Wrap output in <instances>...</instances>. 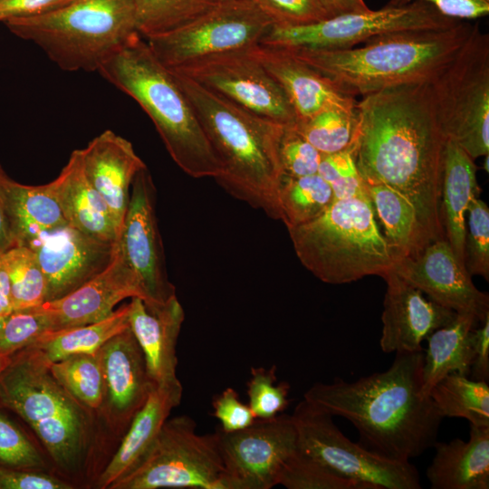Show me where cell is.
Wrapping results in <instances>:
<instances>
[{
    "mask_svg": "<svg viewBox=\"0 0 489 489\" xmlns=\"http://www.w3.org/2000/svg\"><path fill=\"white\" fill-rule=\"evenodd\" d=\"M249 49L211 55L170 70L252 113L283 126L294 125L297 117L287 95Z\"/></svg>",
    "mask_w": 489,
    "mask_h": 489,
    "instance_id": "5bb4252c",
    "label": "cell"
},
{
    "mask_svg": "<svg viewBox=\"0 0 489 489\" xmlns=\"http://www.w3.org/2000/svg\"><path fill=\"white\" fill-rule=\"evenodd\" d=\"M290 385L277 382L276 367L252 368L247 382L248 406L257 419L273 418L289 405Z\"/></svg>",
    "mask_w": 489,
    "mask_h": 489,
    "instance_id": "ab89813d",
    "label": "cell"
},
{
    "mask_svg": "<svg viewBox=\"0 0 489 489\" xmlns=\"http://www.w3.org/2000/svg\"><path fill=\"white\" fill-rule=\"evenodd\" d=\"M98 354L110 404L119 413L134 417L152 384L144 355L130 328L105 342Z\"/></svg>",
    "mask_w": 489,
    "mask_h": 489,
    "instance_id": "cb8c5ba5",
    "label": "cell"
},
{
    "mask_svg": "<svg viewBox=\"0 0 489 489\" xmlns=\"http://www.w3.org/2000/svg\"><path fill=\"white\" fill-rule=\"evenodd\" d=\"M184 319V310L176 294L152 304L138 297L131 298L129 328L144 355L152 385L179 381L176 374V346Z\"/></svg>",
    "mask_w": 489,
    "mask_h": 489,
    "instance_id": "7402d4cb",
    "label": "cell"
},
{
    "mask_svg": "<svg viewBox=\"0 0 489 489\" xmlns=\"http://www.w3.org/2000/svg\"><path fill=\"white\" fill-rule=\"evenodd\" d=\"M0 377V402L23 417L53 457L67 464L76 453L81 415L47 364L24 349Z\"/></svg>",
    "mask_w": 489,
    "mask_h": 489,
    "instance_id": "9c48e42d",
    "label": "cell"
},
{
    "mask_svg": "<svg viewBox=\"0 0 489 489\" xmlns=\"http://www.w3.org/2000/svg\"><path fill=\"white\" fill-rule=\"evenodd\" d=\"M334 200L330 185L318 173L302 177L283 175L281 177L277 201L280 220L287 229L317 218Z\"/></svg>",
    "mask_w": 489,
    "mask_h": 489,
    "instance_id": "836d02e7",
    "label": "cell"
},
{
    "mask_svg": "<svg viewBox=\"0 0 489 489\" xmlns=\"http://www.w3.org/2000/svg\"><path fill=\"white\" fill-rule=\"evenodd\" d=\"M49 331L48 319L34 307L13 310L0 317V352L12 357Z\"/></svg>",
    "mask_w": 489,
    "mask_h": 489,
    "instance_id": "60d3db41",
    "label": "cell"
},
{
    "mask_svg": "<svg viewBox=\"0 0 489 489\" xmlns=\"http://www.w3.org/2000/svg\"><path fill=\"white\" fill-rule=\"evenodd\" d=\"M318 174L330 185L335 200L368 196L365 183L354 159L352 148L323 155Z\"/></svg>",
    "mask_w": 489,
    "mask_h": 489,
    "instance_id": "7bdbcfd3",
    "label": "cell"
},
{
    "mask_svg": "<svg viewBox=\"0 0 489 489\" xmlns=\"http://www.w3.org/2000/svg\"><path fill=\"white\" fill-rule=\"evenodd\" d=\"M0 254V317L12 311L11 285Z\"/></svg>",
    "mask_w": 489,
    "mask_h": 489,
    "instance_id": "11a10c76",
    "label": "cell"
},
{
    "mask_svg": "<svg viewBox=\"0 0 489 489\" xmlns=\"http://www.w3.org/2000/svg\"><path fill=\"white\" fill-rule=\"evenodd\" d=\"M224 465L223 489H271L286 460L297 450L291 415L256 419L235 432L216 429Z\"/></svg>",
    "mask_w": 489,
    "mask_h": 489,
    "instance_id": "9a60e30c",
    "label": "cell"
},
{
    "mask_svg": "<svg viewBox=\"0 0 489 489\" xmlns=\"http://www.w3.org/2000/svg\"><path fill=\"white\" fill-rule=\"evenodd\" d=\"M426 475L432 489L489 488V427L470 425L469 439L436 442Z\"/></svg>",
    "mask_w": 489,
    "mask_h": 489,
    "instance_id": "4316f807",
    "label": "cell"
},
{
    "mask_svg": "<svg viewBox=\"0 0 489 489\" xmlns=\"http://www.w3.org/2000/svg\"><path fill=\"white\" fill-rule=\"evenodd\" d=\"M129 303L115 310L105 319L42 334L25 348L46 364L82 353H96L110 339L129 328Z\"/></svg>",
    "mask_w": 489,
    "mask_h": 489,
    "instance_id": "1f68e13d",
    "label": "cell"
},
{
    "mask_svg": "<svg viewBox=\"0 0 489 489\" xmlns=\"http://www.w3.org/2000/svg\"><path fill=\"white\" fill-rule=\"evenodd\" d=\"M287 230L301 263L323 283L381 276L393 265L368 196L336 199L317 218Z\"/></svg>",
    "mask_w": 489,
    "mask_h": 489,
    "instance_id": "8992f818",
    "label": "cell"
},
{
    "mask_svg": "<svg viewBox=\"0 0 489 489\" xmlns=\"http://www.w3.org/2000/svg\"><path fill=\"white\" fill-rule=\"evenodd\" d=\"M73 0H0V22L54 11Z\"/></svg>",
    "mask_w": 489,
    "mask_h": 489,
    "instance_id": "f907efd6",
    "label": "cell"
},
{
    "mask_svg": "<svg viewBox=\"0 0 489 489\" xmlns=\"http://www.w3.org/2000/svg\"><path fill=\"white\" fill-rule=\"evenodd\" d=\"M135 297L145 302L149 301L117 241L113 256L102 271L64 296L34 308L46 316L54 331L101 321L110 315L121 301Z\"/></svg>",
    "mask_w": 489,
    "mask_h": 489,
    "instance_id": "ac0fdd59",
    "label": "cell"
},
{
    "mask_svg": "<svg viewBox=\"0 0 489 489\" xmlns=\"http://www.w3.org/2000/svg\"><path fill=\"white\" fill-rule=\"evenodd\" d=\"M329 14L332 16L369 11L364 0H319Z\"/></svg>",
    "mask_w": 489,
    "mask_h": 489,
    "instance_id": "db71d44e",
    "label": "cell"
},
{
    "mask_svg": "<svg viewBox=\"0 0 489 489\" xmlns=\"http://www.w3.org/2000/svg\"><path fill=\"white\" fill-rule=\"evenodd\" d=\"M217 1H219V2H220V1H226V0H217Z\"/></svg>",
    "mask_w": 489,
    "mask_h": 489,
    "instance_id": "680465c9",
    "label": "cell"
},
{
    "mask_svg": "<svg viewBox=\"0 0 489 489\" xmlns=\"http://www.w3.org/2000/svg\"><path fill=\"white\" fill-rule=\"evenodd\" d=\"M429 396L443 417H462L470 425L489 427L488 382L451 373L433 387Z\"/></svg>",
    "mask_w": 489,
    "mask_h": 489,
    "instance_id": "d6a6232c",
    "label": "cell"
},
{
    "mask_svg": "<svg viewBox=\"0 0 489 489\" xmlns=\"http://www.w3.org/2000/svg\"><path fill=\"white\" fill-rule=\"evenodd\" d=\"M170 71L222 162L223 172L215 178L216 182L235 198L280 219L277 191L283 172L278 142L283 126Z\"/></svg>",
    "mask_w": 489,
    "mask_h": 489,
    "instance_id": "277c9868",
    "label": "cell"
},
{
    "mask_svg": "<svg viewBox=\"0 0 489 489\" xmlns=\"http://www.w3.org/2000/svg\"><path fill=\"white\" fill-rule=\"evenodd\" d=\"M460 22L445 16L428 3L415 1L402 6L385 5L377 11L340 14L303 26H273L259 43L283 49H345L380 34L443 29Z\"/></svg>",
    "mask_w": 489,
    "mask_h": 489,
    "instance_id": "4fadbf2b",
    "label": "cell"
},
{
    "mask_svg": "<svg viewBox=\"0 0 489 489\" xmlns=\"http://www.w3.org/2000/svg\"><path fill=\"white\" fill-rule=\"evenodd\" d=\"M35 447L5 416L0 413V465L8 468H31L42 465Z\"/></svg>",
    "mask_w": 489,
    "mask_h": 489,
    "instance_id": "bcb514c9",
    "label": "cell"
},
{
    "mask_svg": "<svg viewBox=\"0 0 489 489\" xmlns=\"http://www.w3.org/2000/svg\"><path fill=\"white\" fill-rule=\"evenodd\" d=\"M213 415L224 432H235L252 425L257 418L248 406L240 400L233 388H225L213 401Z\"/></svg>",
    "mask_w": 489,
    "mask_h": 489,
    "instance_id": "7dc6e473",
    "label": "cell"
},
{
    "mask_svg": "<svg viewBox=\"0 0 489 489\" xmlns=\"http://www.w3.org/2000/svg\"><path fill=\"white\" fill-rule=\"evenodd\" d=\"M356 125V107L331 106L293 127L322 155H329L352 148Z\"/></svg>",
    "mask_w": 489,
    "mask_h": 489,
    "instance_id": "e575fe53",
    "label": "cell"
},
{
    "mask_svg": "<svg viewBox=\"0 0 489 489\" xmlns=\"http://www.w3.org/2000/svg\"><path fill=\"white\" fill-rule=\"evenodd\" d=\"M51 185L70 225L99 240L118 241L119 233L110 211L86 177L79 149L72 151Z\"/></svg>",
    "mask_w": 489,
    "mask_h": 489,
    "instance_id": "484cf974",
    "label": "cell"
},
{
    "mask_svg": "<svg viewBox=\"0 0 489 489\" xmlns=\"http://www.w3.org/2000/svg\"><path fill=\"white\" fill-rule=\"evenodd\" d=\"M469 376L473 379H489V315L473 331V358Z\"/></svg>",
    "mask_w": 489,
    "mask_h": 489,
    "instance_id": "816d5d0a",
    "label": "cell"
},
{
    "mask_svg": "<svg viewBox=\"0 0 489 489\" xmlns=\"http://www.w3.org/2000/svg\"><path fill=\"white\" fill-rule=\"evenodd\" d=\"M181 398L180 381L151 386L119 449L100 477L101 488H110L139 462L155 441L171 410L180 404Z\"/></svg>",
    "mask_w": 489,
    "mask_h": 489,
    "instance_id": "d4e9b609",
    "label": "cell"
},
{
    "mask_svg": "<svg viewBox=\"0 0 489 489\" xmlns=\"http://www.w3.org/2000/svg\"><path fill=\"white\" fill-rule=\"evenodd\" d=\"M249 51L283 88L297 121L331 106L356 107V98L342 91L289 51L260 43Z\"/></svg>",
    "mask_w": 489,
    "mask_h": 489,
    "instance_id": "603a6c76",
    "label": "cell"
},
{
    "mask_svg": "<svg viewBox=\"0 0 489 489\" xmlns=\"http://www.w3.org/2000/svg\"><path fill=\"white\" fill-rule=\"evenodd\" d=\"M381 277L387 283L381 315V350L386 353L423 350L422 341L451 322L456 312L426 299L421 291L390 269Z\"/></svg>",
    "mask_w": 489,
    "mask_h": 489,
    "instance_id": "ffe728a7",
    "label": "cell"
},
{
    "mask_svg": "<svg viewBox=\"0 0 489 489\" xmlns=\"http://www.w3.org/2000/svg\"><path fill=\"white\" fill-rule=\"evenodd\" d=\"M484 169L488 172V159H489V155H485L484 156Z\"/></svg>",
    "mask_w": 489,
    "mask_h": 489,
    "instance_id": "6f0895ef",
    "label": "cell"
},
{
    "mask_svg": "<svg viewBox=\"0 0 489 489\" xmlns=\"http://www.w3.org/2000/svg\"><path fill=\"white\" fill-rule=\"evenodd\" d=\"M356 114L352 151L363 181L404 196L428 238H446L440 206L446 139L428 82L363 96Z\"/></svg>",
    "mask_w": 489,
    "mask_h": 489,
    "instance_id": "6da1fadb",
    "label": "cell"
},
{
    "mask_svg": "<svg viewBox=\"0 0 489 489\" xmlns=\"http://www.w3.org/2000/svg\"><path fill=\"white\" fill-rule=\"evenodd\" d=\"M217 0H134L137 29L147 37L180 26L198 16Z\"/></svg>",
    "mask_w": 489,
    "mask_h": 489,
    "instance_id": "74e56055",
    "label": "cell"
},
{
    "mask_svg": "<svg viewBox=\"0 0 489 489\" xmlns=\"http://www.w3.org/2000/svg\"><path fill=\"white\" fill-rule=\"evenodd\" d=\"M47 366L55 380L79 401L91 408L101 406L105 383L98 351L75 354Z\"/></svg>",
    "mask_w": 489,
    "mask_h": 489,
    "instance_id": "8d00e7d4",
    "label": "cell"
},
{
    "mask_svg": "<svg viewBox=\"0 0 489 489\" xmlns=\"http://www.w3.org/2000/svg\"><path fill=\"white\" fill-rule=\"evenodd\" d=\"M364 183L384 226V237L394 261L412 256L433 242L420 225L415 207L404 196L382 183Z\"/></svg>",
    "mask_w": 489,
    "mask_h": 489,
    "instance_id": "4dcf8cb0",
    "label": "cell"
},
{
    "mask_svg": "<svg viewBox=\"0 0 489 489\" xmlns=\"http://www.w3.org/2000/svg\"><path fill=\"white\" fill-rule=\"evenodd\" d=\"M480 323L471 313L456 312L455 319L427 337L422 369V394L451 373L468 376L473 358V331Z\"/></svg>",
    "mask_w": 489,
    "mask_h": 489,
    "instance_id": "f1b7e54d",
    "label": "cell"
},
{
    "mask_svg": "<svg viewBox=\"0 0 489 489\" xmlns=\"http://www.w3.org/2000/svg\"><path fill=\"white\" fill-rule=\"evenodd\" d=\"M217 434L200 435L188 416L167 419L139 462L111 489H223Z\"/></svg>",
    "mask_w": 489,
    "mask_h": 489,
    "instance_id": "30bf717a",
    "label": "cell"
},
{
    "mask_svg": "<svg viewBox=\"0 0 489 489\" xmlns=\"http://www.w3.org/2000/svg\"><path fill=\"white\" fill-rule=\"evenodd\" d=\"M429 300L480 322L489 315L488 293L478 290L446 238L436 239L412 256L400 257L390 268Z\"/></svg>",
    "mask_w": 489,
    "mask_h": 489,
    "instance_id": "2e32d148",
    "label": "cell"
},
{
    "mask_svg": "<svg viewBox=\"0 0 489 489\" xmlns=\"http://www.w3.org/2000/svg\"><path fill=\"white\" fill-rule=\"evenodd\" d=\"M297 449L333 473L366 484L369 489H420L417 469L410 461L388 459L350 440L332 416L303 399L291 415Z\"/></svg>",
    "mask_w": 489,
    "mask_h": 489,
    "instance_id": "7c38bea8",
    "label": "cell"
},
{
    "mask_svg": "<svg viewBox=\"0 0 489 489\" xmlns=\"http://www.w3.org/2000/svg\"><path fill=\"white\" fill-rule=\"evenodd\" d=\"M1 257L10 280L12 311L39 306L47 301V281L31 248L14 245Z\"/></svg>",
    "mask_w": 489,
    "mask_h": 489,
    "instance_id": "d590c367",
    "label": "cell"
},
{
    "mask_svg": "<svg viewBox=\"0 0 489 489\" xmlns=\"http://www.w3.org/2000/svg\"><path fill=\"white\" fill-rule=\"evenodd\" d=\"M278 484L288 489H369L333 473L298 449L284 463Z\"/></svg>",
    "mask_w": 489,
    "mask_h": 489,
    "instance_id": "f35d334b",
    "label": "cell"
},
{
    "mask_svg": "<svg viewBox=\"0 0 489 489\" xmlns=\"http://www.w3.org/2000/svg\"><path fill=\"white\" fill-rule=\"evenodd\" d=\"M465 238V265L471 275L489 280V208L478 197L467 208Z\"/></svg>",
    "mask_w": 489,
    "mask_h": 489,
    "instance_id": "b9f144b4",
    "label": "cell"
},
{
    "mask_svg": "<svg viewBox=\"0 0 489 489\" xmlns=\"http://www.w3.org/2000/svg\"><path fill=\"white\" fill-rule=\"evenodd\" d=\"M11 179L0 164V254L14 246L8 214V189Z\"/></svg>",
    "mask_w": 489,
    "mask_h": 489,
    "instance_id": "f5cc1de1",
    "label": "cell"
},
{
    "mask_svg": "<svg viewBox=\"0 0 489 489\" xmlns=\"http://www.w3.org/2000/svg\"><path fill=\"white\" fill-rule=\"evenodd\" d=\"M79 151L83 171L106 202L120 236L132 182L146 165L132 144L111 130L103 131Z\"/></svg>",
    "mask_w": 489,
    "mask_h": 489,
    "instance_id": "44dd1931",
    "label": "cell"
},
{
    "mask_svg": "<svg viewBox=\"0 0 489 489\" xmlns=\"http://www.w3.org/2000/svg\"><path fill=\"white\" fill-rule=\"evenodd\" d=\"M428 84L445 138L474 160L488 155L489 34L478 24Z\"/></svg>",
    "mask_w": 489,
    "mask_h": 489,
    "instance_id": "ba28073f",
    "label": "cell"
},
{
    "mask_svg": "<svg viewBox=\"0 0 489 489\" xmlns=\"http://www.w3.org/2000/svg\"><path fill=\"white\" fill-rule=\"evenodd\" d=\"M480 192L474 159L457 144L446 139L443 162L441 216L446 239L465 264V216Z\"/></svg>",
    "mask_w": 489,
    "mask_h": 489,
    "instance_id": "83f0119b",
    "label": "cell"
},
{
    "mask_svg": "<svg viewBox=\"0 0 489 489\" xmlns=\"http://www.w3.org/2000/svg\"><path fill=\"white\" fill-rule=\"evenodd\" d=\"M70 484L24 468L0 466V489H69Z\"/></svg>",
    "mask_w": 489,
    "mask_h": 489,
    "instance_id": "681fc988",
    "label": "cell"
},
{
    "mask_svg": "<svg viewBox=\"0 0 489 489\" xmlns=\"http://www.w3.org/2000/svg\"><path fill=\"white\" fill-rule=\"evenodd\" d=\"M12 358L0 352V377L11 364Z\"/></svg>",
    "mask_w": 489,
    "mask_h": 489,
    "instance_id": "9f6ffc18",
    "label": "cell"
},
{
    "mask_svg": "<svg viewBox=\"0 0 489 489\" xmlns=\"http://www.w3.org/2000/svg\"><path fill=\"white\" fill-rule=\"evenodd\" d=\"M116 243L99 240L70 225L30 243L27 247L35 253L47 281V301L64 296L102 271Z\"/></svg>",
    "mask_w": 489,
    "mask_h": 489,
    "instance_id": "d6986e66",
    "label": "cell"
},
{
    "mask_svg": "<svg viewBox=\"0 0 489 489\" xmlns=\"http://www.w3.org/2000/svg\"><path fill=\"white\" fill-rule=\"evenodd\" d=\"M5 24L67 72L98 71L139 33L134 0H73L50 13Z\"/></svg>",
    "mask_w": 489,
    "mask_h": 489,
    "instance_id": "52a82bcc",
    "label": "cell"
},
{
    "mask_svg": "<svg viewBox=\"0 0 489 489\" xmlns=\"http://www.w3.org/2000/svg\"><path fill=\"white\" fill-rule=\"evenodd\" d=\"M118 244L147 293V304L163 302L175 294L165 271L155 213V187L147 167L138 172L132 182Z\"/></svg>",
    "mask_w": 489,
    "mask_h": 489,
    "instance_id": "e0dca14e",
    "label": "cell"
},
{
    "mask_svg": "<svg viewBox=\"0 0 489 489\" xmlns=\"http://www.w3.org/2000/svg\"><path fill=\"white\" fill-rule=\"evenodd\" d=\"M283 175L302 177L318 173L323 155L292 126H283L278 142Z\"/></svg>",
    "mask_w": 489,
    "mask_h": 489,
    "instance_id": "ee69618b",
    "label": "cell"
},
{
    "mask_svg": "<svg viewBox=\"0 0 489 489\" xmlns=\"http://www.w3.org/2000/svg\"><path fill=\"white\" fill-rule=\"evenodd\" d=\"M273 26L254 0H226L180 26L144 38L155 56L175 69L211 55L249 49Z\"/></svg>",
    "mask_w": 489,
    "mask_h": 489,
    "instance_id": "8fae6325",
    "label": "cell"
},
{
    "mask_svg": "<svg viewBox=\"0 0 489 489\" xmlns=\"http://www.w3.org/2000/svg\"><path fill=\"white\" fill-rule=\"evenodd\" d=\"M273 26L297 27L331 17L319 0H254Z\"/></svg>",
    "mask_w": 489,
    "mask_h": 489,
    "instance_id": "f6af8a7d",
    "label": "cell"
},
{
    "mask_svg": "<svg viewBox=\"0 0 489 489\" xmlns=\"http://www.w3.org/2000/svg\"><path fill=\"white\" fill-rule=\"evenodd\" d=\"M415 1H422L434 5L445 16L469 21L489 14V0H389L388 6H402Z\"/></svg>",
    "mask_w": 489,
    "mask_h": 489,
    "instance_id": "c3c4849f",
    "label": "cell"
},
{
    "mask_svg": "<svg viewBox=\"0 0 489 489\" xmlns=\"http://www.w3.org/2000/svg\"><path fill=\"white\" fill-rule=\"evenodd\" d=\"M97 72L147 113L171 158L186 174L195 178L222 174V162L190 101L143 36L133 34Z\"/></svg>",
    "mask_w": 489,
    "mask_h": 489,
    "instance_id": "5b68a950",
    "label": "cell"
},
{
    "mask_svg": "<svg viewBox=\"0 0 489 489\" xmlns=\"http://www.w3.org/2000/svg\"><path fill=\"white\" fill-rule=\"evenodd\" d=\"M475 24L375 36L345 49H285L356 98L388 88L428 82L459 51Z\"/></svg>",
    "mask_w": 489,
    "mask_h": 489,
    "instance_id": "3957f363",
    "label": "cell"
},
{
    "mask_svg": "<svg viewBox=\"0 0 489 489\" xmlns=\"http://www.w3.org/2000/svg\"><path fill=\"white\" fill-rule=\"evenodd\" d=\"M8 214L14 245L27 246L41 235L69 225L51 182L28 186L11 179Z\"/></svg>",
    "mask_w": 489,
    "mask_h": 489,
    "instance_id": "f546056e",
    "label": "cell"
},
{
    "mask_svg": "<svg viewBox=\"0 0 489 489\" xmlns=\"http://www.w3.org/2000/svg\"><path fill=\"white\" fill-rule=\"evenodd\" d=\"M423 350L396 353L391 366L354 381L317 382L303 400L356 427L360 444L383 457L410 461L433 447L443 417L422 394Z\"/></svg>",
    "mask_w": 489,
    "mask_h": 489,
    "instance_id": "7a4b0ae2",
    "label": "cell"
}]
</instances>
